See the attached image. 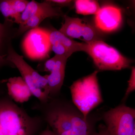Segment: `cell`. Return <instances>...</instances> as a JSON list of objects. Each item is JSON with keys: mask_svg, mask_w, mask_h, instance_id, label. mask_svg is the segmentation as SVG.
Here are the masks:
<instances>
[{"mask_svg": "<svg viewBox=\"0 0 135 135\" xmlns=\"http://www.w3.org/2000/svg\"><path fill=\"white\" fill-rule=\"evenodd\" d=\"M88 119L76 107L70 105L54 107L46 118L55 135H92L95 131Z\"/></svg>", "mask_w": 135, "mask_h": 135, "instance_id": "1", "label": "cell"}, {"mask_svg": "<svg viewBox=\"0 0 135 135\" xmlns=\"http://www.w3.org/2000/svg\"><path fill=\"white\" fill-rule=\"evenodd\" d=\"M98 71L75 81L70 86L74 104L88 119L89 114L103 102L98 79Z\"/></svg>", "mask_w": 135, "mask_h": 135, "instance_id": "2", "label": "cell"}, {"mask_svg": "<svg viewBox=\"0 0 135 135\" xmlns=\"http://www.w3.org/2000/svg\"><path fill=\"white\" fill-rule=\"evenodd\" d=\"M6 59L19 70L32 95L43 103L49 101L50 98L49 89L45 76H42L34 70L26 62L23 57L18 54L11 45L8 47Z\"/></svg>", "mask_w": 135, "mask_h": 135, "instance_id": "3", "label": "cell"}, {"mask_svg": "<svg viewBox=\"0 0 135 135\" xmlns=\"http://www.w3.org/2000/svg\"><path fill=\"white\" fill-rule=\"evenodd\" d=\"M32 123L18 107L0 99V135H30Z\"/></svg>", "mask_w": 135, "mask_h": 135, "instance_id": "4", "label": "cell"}, {"mask_svg": "<svg viewBox=\"0 0 135 135\" xmlns=\"http://www.w3.org/2000/svg\"><path fill=\"white\" fill-rule=\"evenodd\" d=\"M85 52L99 70L119 71L130 66L131 60L103 40L86 43Z\"/></svg>", "mask_w": 135, "mask_h": 135, "instance_id": "5", "label": "cell"}, {"mask_svg": "<svg viewBox=\"0 0 135 135\" xmlns=\"http://www.w3.org/2000/svg\"><path fill=\"white\" fill-rule=\"evenodd\" d=\"M105 127L112 135H135V110L124 104L104 113Z\"/></svg>", "mask_w": 135, "mask_h": 135, "instance_id": "6", "label": "cell"}, {"mask_svg": "<svg viewBox=\"0 0 135 135\" xmlns=\"http://www.w3.org/2000/svg\"><path fill=\"white\" fill-rule=\"evenodd\" d=\"M51 47L49 30L39 27L28 31L22 42L26 55L33 60H42L48 57Z\"/></svg>", "mask_w": 135, "mask_h": 135, "instance_id": "7", "label": "cell"}, {"mask_svg": "<svg viewBox=\"0 0 135 135\" xmlns=\"http://www.w3.org/2000/svg\"><path fill=\"white\" fill-rule=\"evenodd\" d=\"M64 22L59 31L71 39H77L87 44L103 40L102 36L96 27L78 18L64 16Z\"/></svg>", "mask_w": 135, "mask_h": 135, "instance_id": "8", "label": "cell"}, {"mask_svg": "<svg viewBox=\"0 0 135 135\" xmlns=\"http://www.w3.org/2000/svg\"><path fill=\"white\" fill-rule=\"evenodd\" d=\"M122 14L119 8L112 5H107L100 8L95 15L96 27L101 31L110 32L119 27L122 22Z\"/></svg>", "mask_w": 135, "mask_h": 135, "instance_id": "9", "label": "cell"}, {"mask_svg": "<svg viewBox=\"0 0 135 135\" xmlns=\"http://www.w3.org/2000/svg\"><path fill=\"white\" fill-rule=\"evenodd\" d=\"M46 1L47 3L42 9L26 22L19 25L17 35H20L27 31L38 27L42 22L47 18L64 16V15L60 8L55 7L48 1Z\"/></svg>", "mask_w": 135, "mask_h": 135, "instance_id": "10", "label": "cell"}, {"mask_svg": "<svg viewBox=\"0 0 135 135\" xmlns=\"http://www.w3.org/2000/svg\"><path fill=\"white\" fill-rule=\"evenodd\" d=\"M58 56L56 65L49 75H45L48 81L50 95L58 94L64 83L65 75V70L68 57Z\"/></svg>", "mask_w": 135, "mask_h": 135, "instance_id": "11", "label": "cell"}, {"mask_svg": "<svg viewBox=\"0 0 135 135\" xmlns=\"http://www.w3.org/2000/svg\"><path fill=\"white\" fill-rule=\"evenodd\" d=\"M6 83L8 94L17 103L27 102L32 95L29 87L22 77H11L7 80Z\"/></svg>", "mask_w": 135, "mask_h": 135, "instance_id": "12", "label": "cell"}, {"mask_svg": "<svg viewBox=\"0 0 135 135\" xmlns=\"http://www.w3.org/2000/svg\"><path fill=\"white\" fill-rule=\"evenodd\" d=\"M49 35L51 46L55 42H59L73 53L80 51L85 52L86 50V43L74 41L60 32L59 30H49Z\"/></svg>", "mask_w": 135, "mask_h": 135, "instance_id": "13", "label": "cell"}, {"mask_svg": "<svg viewBox=\"0 0 135 135\" xmlns=\"http://www.w3.org/2000/svg\"><path fill=\"white\" fill-rule=\"evenodd\" d=\"M75 6L77 14L83 15H95L101 8L97 1L92 0L75 1Z\"/></svg>", "mask_w": 135, "mask_h": 135, "instance_id": "14", "label": "cell"}, {"mask_svg": "<svg viewBox=\"0 0 135 135\" xmlns=\"http://www.w3.org/2000/svg\"><path fill=\"white\" fill-rule=\"evenodd\" d=\"M0 11L6 19L11 18L16 23L19 25L22 23L21 14L16 11L12 4V0L0 1Z\"/></svg>", "mask_w": 135, "mask_h": 135, "instance_id": "15", "label": "cell"}, {"mask_svg": "<svg viewBox=\"0 0 135 135\" xmlns=\"http://www.w3.org/2000/svg\"><path fill=\"white\" fill-rule=\"evenodd\" d=\"M46 3L47 2L46 1L41 3L35 1L29 2L25 10L21 14L22 23L40 11L45 7Z\"/></svg>", "mask_w": 135, "mask_h": 135, "instance_id": "16", "label": "cell"}, {"mask_svg": "<svg viewBox=\"0 0 135 135\" xmlns=\"http://www.w3.org/2000/svg\"><path fill=\"white\" fill-rule=\"evenodd\" d=\"M51 49L56 55L64 56L69 58L73 54L62 45L57 42H55L51 44Z\"/></svg>", "mask_w": 135, "mask_h": 135, "instance_id": "17", "label": "cell"}, {"mask_svg": "<svg viewBox=\"0 0 135 135\" xmlns=\"http://www.w3.org/2000/svg\"><path fill=\"white\" fill-rule=\"evenodd\" d=\"M128 83V87L123 97V101H126L128 96L135 90V68L134 66L131 68L130 78Z\"/></svg>", "mask_w": 135, "mask_h": 135, "instance_id": "18", "label": "cell"}, {"mask_svg": "<svg viewBox=\"0 0 135 135\" xmlns=\"http://www.w3.org/2000/svg\"><path fill=\"white\" fill-rule=\"evenodd\" d=\"M29 1L26 0H12V3L16 11L21 14L26 8Z\"/></svg>", "mask_w": 135, "mask_h": 135, "instance_id": "19", "label": "cell"}, {"mask_svg": "<svg viewBox=\"0 0 135 135\" xmlns=\"http://www.w3.org/2000/svg\"><path fill=\"white\" fill-rule=\"evenodd\" d=\"M58 56L55 55L52 58L47 60L44 64V71L50 72L56 65Z\"/></svg>", "mask_w": 135, "mask_h": 135, "instance_id": "20", "label": "cell"}, {"mask_svg": "<svg viewBox=\"0 0 135 135\" xmlns=\"http://www.w3.org/2000/svg\"><path fill=\"white\" fill-rule=\"evenodd\" d=\"M92 135H112L110 133L105 126H99L98 131H95Z\"/></svg>", "mask_w": 135, "mask_h": 135, "instance_id": "21", "label": "cell"}, {"mask_svg": "<svg viewBox=\"0 0 135 135\" xmlns=\"http://www.w3.org/2000/svg\"><path fill=\"white\" fill-rule=\"evenodd\" d=\"M48 1L52 5L55 4L59 6H67L73 1L70 0H49Z\"/></svg>", "mask_w": 135, "mask_h": 135, "instance_id": "22", "label": "cell"}, {"mask_svg": "<svg viewBox=\"0 0 135 135\" xmlns=\"http://www.w3.org/2000/svg\"><path fill=\"white\" fill-rule=\"evenodd\" d=\"M8 62H9L6 60L4 56H2L0 54V68L5 65L7 64Z\"/></svg>", "mask_w": 135, "mask_h": 135, "instance_id": "23", "label": "cell"}, {"mask_svg": "<svg viewBox=\"0 0 135 135\" xmlns=\"http://www.w3.org/2000/svg\"><path fill=\"white\" fill-rule=\"evenodd\" d=\"M4 32H5V31L0 30V47L2 43L3 38L4 36Z\"/></svg>", "mask_w": 135, "mask_h": 135, "instance_id": "24", "label": "cell"}, {"mask_svg": "<svg viewBox=\"0 0 135 135\" xmlns=\"http://www.w3.org/2000/svg\"><path fill=\"white\" fill-rule=\"evenodd\" d=\"M42 135H55L52 131H47L44 132Z\"/></svg>", "mask_w": 135, "mask_h": 135, "instance_id": "25", "label": "cell"}, {"mask_svg": "<svg viewBox=\"0 0 135 135\" xmlns=\"http://www.w3.org/2000/svg\"><path fill=\"white\" fill-rule=\"evenodd\" d=\"M0 30H2V31H5V27L3 25L0 23Z\"/></svg>", "mask_w": 135, "mask_h": 135, "instance_id": "26", "label": "cell"}]
</instances>
